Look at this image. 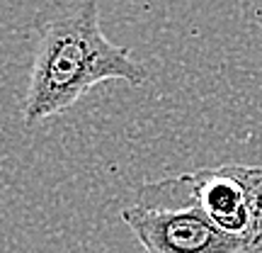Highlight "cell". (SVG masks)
I'll use <instances>...</instances> for the list:
<instances>
[{
	"mask_svg": "<svg viewBox=\"0 0 262 253\" xmlns=\"http://www.w3.org/2000/svg\"><path fill=\"white\" fill-rule=\"evenodd\" d=\"M122 222L146 253H243L194 207L160 197L148 183L139 188L136 202L122 209Z\"/></svg>",
	"mask_w": 262,
	"mask_h": 253,
	"instance_id": "3",
	"label": "cell"
},
{
	"mask_svg": "<svg viewBox=\"0 0 262 253\" xmlns=\"http://www.w3.org/2000/svg\"><path fill=\"white\" fill-rule=\"evenodd\" d=\"M153 192L194 207L243 253H262V166H216L150 180Z\"/></svg>",
	"mask_w": 262,
	"mask_h": 253,
	"instance_id": "2",
	"label": "cell"
},
{
	"mask_svg": "<svg viewBox=\"0 0 262 253\" xmlns=\"http://www.w3.org/2000/svg\"><path fill=\"white\" fill-rule=\"evenodd\" d=\"M146 78V66L131 49L110 42L102 32L97 0H83L39 27L22 122L32 127L63 114L104 81L141 85Z\"/></svg>",
	"mask_w": 262,
	"mask_h": 253,
	"instance_id": "1",
	"label": "cell"
}]
</instances>
